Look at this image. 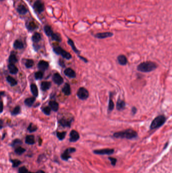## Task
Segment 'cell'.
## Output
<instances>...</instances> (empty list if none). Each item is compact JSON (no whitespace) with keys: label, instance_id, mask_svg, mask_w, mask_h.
Here are the masks:
<instances>
[{"label":"cell","instance_id":"cell-1","mask_svg":"<svg viewBox=\"0 0 172 173\" xmlns=\"http://www.w3.org/2000/svg\"><path fill=\"white\" fill-rule=\"evenodd\" d=\"M113 136L116 138H126L127 139H132L137 137V133L132 129H127L124 131L115 133Z\"/></svg>","mask_w":172,"mask_h":173},{"label":"cell","instance_id":"cell-45","mask_svg":"<svg viewBox=\"0 0 172 173\" xmlns=\"http://www.w3.org/2000/svg\"><path fill=\"white\" fill-rule=\"evenodd\" d=\"M131 112H132V113L133 115H134L135 114V113H136L137 112V109L135 107H133L132 108V109H131Z\"/></svg>","mask_w":172,"mask_h":173},{"label":"cell","instance_id":"cell-20","mask_svg":"<svg viewBox=\"0 0 172 173\" xmlns=\"http://www.w3.org/2000/svg\"><path fill=\"white\" fill-rule=\"evenodd\" d=\"M60 124L63 127H70L72 120H68L65 119H62L59 121Z\"/></svg>","mask_w":172,"mask_h":173},{"label":"cell","instance_id":"cell-10","mask_svg":"<svg viewBox=\"0 0 172 173\" xmlns=\"http://www.w3.org/2000/svg\"><path fill=\"white\" fill-rule=\"evenodd\" d=\"M53 80L55 84L58 85H60L62 84L64 82V80L63 78L58 73H56L54 75L53 77Z\"/></svg>","mask_w":172,"mask_h":173},{"label":"cell","instance_id":"cell-43","mask_svg":"<svg viewBox=\"0 0 172 173\" xmlns=\"http://www.w3.org/2000/svg\"><path fill=\"white\" fill-rule=\"evenodd\" d=\"M28 172L27 169L24 166L20 167L18 170V173H28Z\"/></svg>","mask_w":172,"mask_h":173},{"label":"cell","instance_id":"cell-12","mask_svg":"<svg viewBox=\"0 0 172 173\" xmlns=\"http://www.w3.org/2000/svg\"><path fill=\"white\" fill-rule=\"evenodd\" d=\"M26 27L28 31L32 32L37 28V26L33 21H29L26 23Z\"/></svg>","mask_w":172,"mask_h":173},{"label":"cell","instance_id":"cell-39","mask_svg":"<svg viewBox=\"0 0 172 173\" xmlns=\"http://www.w3.org/2000/svg\"><path fill=\"white\" fill-rule=\"evenodd\" d=\"M20 110H21L20 107L19 106H17L13 110V111L11 112V114L12 115H17L20 112Z\"/></svg>","mask_w":172,"mask_h":173},{"label":"cell","instance_id":"cell-2","mask_svg":"<svg viewBox=\"0 0 172 173\" xmlns=\"http://www.w3.org/2000/svg\"><path fill=\"white\" fill-rule=\"evenodd\" d=\"M157 65L153 62L146 61L141 63L137 66V70L143 73H148L155 69Z\"/></svg>","mask_w":172,"mask_h":173},{"label":"cell","instance_id":"cell-3","mask_svg":"<svg viewBox=\"0 0 172 173\" xmlns=\"http://www.w3.org/2000/svg\"><path fill=\"white\" fill-rule=\"evenodd\" d=\"M166 121V118L164 115H160L156 117L152 122L150 128L151 130L159 128L162 126Z\"/></svg>","mask_w":172,"mask_h":173},{"label":"cell","instance_id":"cell-23","mask_svg":"<svg viewBox=\"0 0 172 173\" xmlns=\"http://www.w3.org/2000/svg\"><path fill=\"white\" fill-rule=\"evenodd\" d=\"M13 47L15 49H22L24 48V45L21 41L17 40L14 42Z\"/></svg>","mask_w":172,"mask_h":173},{"label":"cell","instance_id":"cell-32","mask_svg":"<svg viewBox=\"0 0 172 173\" xmlns=\"http://www.w3.org/2000/svg\"><path fill=\"white\" fill-rule=\"evenodd\" d=\"M37 130V127L36 126L34 125L32 123H30L27 128V130L30 133H32L35 132Z\"/></svg>","mask_w":172,"mask_h":173},{"label":"cell","instance_id":"cell-40","mask_svg":"<svg viewBox=\"0 0 172 173\" xmlns=\"http://www.w3.org/2000/svg\"><path fill=\"white\" fill-rule=\"evenodd\" d=\"M114 108V103L113 101V100L111 98V96H110L109 102V105H108V110L110 111H112Z\"/></svg>","mask_w":172,"mask_h":173},{"label":"cell","instance_id":"cell-16","mask_svg":"<svg viewBox=\"0 0 172 173\" xmlns=\"http://www.w3.org/2000/svg\"><path fill=\"white\" fill-rule=\"evenodd\" d=\"M125 106H126V104H125V102H124V101L121 99H119L118 100L117 104H116V108L119 111L123 110L125 108Z\"/></svg>","mask_w":172,"mask_h":173},{"label":"cell","instance_id":"cell-41","mask_svg":"<svg viewBox=\"0 0 172 173\" xmlns=\"http://www.w3.org/2000/svg\"><path fill=\"white\" fill-rule=\"evenodd\" d=\"M43 75H44V74L41 71H39L35 74L34 77L36 80H40L43 78Z\"/></svg>","mask_w":172,"mask_h":173},{"label":"cell","instance_id":"cell-17","mask_svg":"<svg viewBox=\"0 0 172 173\" xmlns=\"http://www.w3.org/2000/svg\"><path fill=\"white\" fill-rule=\"evenodd\" d=\"M35 139L34 136L32 135H27L25 138V143L28 145H33L35 144Z\"/></svg>","mask_w":172,"mask_h":173},{"label":"cell","instance_id":"cell-48","mask_svg":"<svg viewBox=\"0 0 172 173\" xmlns=\"http://www.w3.org/2000/svg\"><path fill=\"white\" fill-rule=\"evenodd\" d=\"M28 173H32V172H28Z\"/></svg>","mask_w":172,"mask_h":173},{"label":"cell","instance_id":"cell-27","mask_svg":"<svg viewBox=\"0 0 172 173\" xmlns=\"http://www.w3.org/2000/svg\"><path fill=\"white\" fill-rule=\"evenodd\" d=\"M44 32L46 35L48 37H51V36L54 33L51 27L49 25H46L44 27Z\"/></svg>","mask_w":172,"mask_h":173},{"label":"cell","instance_id":"cell-35","mask_svg":"<svg viewBox=\"0 0 172 173\" xmlns=\"http://www.w3.org/2000/svg\"><path fill=\"white\" fill-rule=\"evenodd\" d=\"M10 162L12 164V167L13 168H16L18 167L22 163L20 161L17 160V159H15V160H10Z\"/></svg>","mask_w":172,"mask_h":173},{"label":"cell","instance_id":"cell-31","mask_svg":"<svg viewBox=\"0 0 172 173\" xmlns=\"http://www.w3.org/2000/svg\"><path fill=\"white\" fill-rule=\"evenodd\" d=\"M18 60L16 55L14 54H11L9 58V62L10 64H14L17 62Z\"/></svg>","mask_w":172,"mask_h":173},{"label":"cell","instance_id":"cell-29","mask_svg":"<svg viewBox=\"0 0 172 173\" xmlns=\"http://www.w3.org/2000/svg\"><path fill=\"white\" fill-rule=\"evenodd\" d=\"M30 89L32 94L35 97H37L38 94V89L36 85L34 84H31L30 86Z\"/></svg>","mask_w":172,"mask_h":173},{"label":"cell","instance_id":"cell-33","mask_svg":"<svg viewBox=\"0 0 172 173\" xmlns=\"http://www.w3.org/2000/svg\"><path fill=\"white\" fill-rule=\"evenodd\" d=\"M51 38L53 40L56 41L57 42H60L62 41V39L60 35L57 33H53V35L51 36Z\"/></svg>","mask_w":172,"mask_h":173},{"label":"cell","instance_id":"cell-44","mask_svg":"<svg viewBox=\"0 0 172 173\" xmlns=\"http://www.w3.org/2000/svg\"><path fill=\"white\" fill-rule=\"evenodd\" d=\"M109 160L111 161V164L112 165V166H114L116 165V163H117V159H116V158H114V157H109Z\"/></svg>","mask_w":172,"mask_h":173},{"label":"cell","instance_id":"cell-7","mask_svg":"<svg viewBox=\"0 0 172 173\" xmlns=\"http://www.w3.org/2000/svg\"><path fill=\"white\" fill-rule=\"evenodd\" d=\"M33 7L39 13L42 12L45 10V5L40 0H36L33 5Z\"/></svg>","mask_w":172,"mask_h":173},{"label":"cell","instance_id":"cell-36","mask_svg":"<svg viewBox=\"0 0 172 173\" xmlns=\"http://www.w3.org/2000/svg\"><path fill=\"white\" fill-rule=\"evenodd\" d=\"M57 136L58 137V138L60 140H63L66 135V132H57L56 133Z\"/></svg>","mask_w":172,"mask_h":173},{"label":"cell","instance_id":"cell-8","mask_svg":"<svg viewBox=\"0 0 172 173\" xmlns=\"http://www.w3.org/2000/svg\"><path fill=\"white\" fill-rule=\"evenodd\" d=\"M93 152L94 154L98 155H111L114 152V150L113 149L106 148L99 150H95Z\"/></svg>","mask_w":172,"mask_h":173},{"label":"cell","instance_id":"cell-22","mask_svg":"<svg viewBox=\"0 0 172 173\" xmlns=\"http://www.w3.org/2000/svg\"><path fill=\"white\" fill-rule=\"evenodd\" d=\"M49 105L51 109L54 111H57L59 109V104L55 101H50Z\"/></svg>","mask_w":172,"mask_h":173},{"label":"cell","instance_id":"cell-6","mask_svg":"<svg viewBox=\"0 0 172 173\" xmlns=\"http://www.w3.org/2000/svg\"><path fill=\"white\" fill-rule=\"evenodd\" d=\"M77 96L81 100H86L89 97V93L85 88L81 87L78 90Z\"/></svg>","mask_w":172,"mask_h":173},{"label":"cell","instance_id":"cell-25","mask_svg":"<svg viewBox=\"0 0 172 173\" xmlns=\"http://www.w3.org/2000/svg\"><path fill=\"white\" fill-rule=\"evenodd\" d=\"M62 92L63 93L67 96L70 95L71 94V88L69 84L66 83L62 89Z\"/></svg>","mask_w":172,"mask_h":173},{"label":"cell","instance_id":"cell-49","mask_svg":"<svg viewBox=\"0 0 172 173\" xmlns=\"http://www.w3.org/2000/svg\"><path fill=\"white\" fill-rule=\"evenodd\" d=\"M1 1H3V0H1Z\"/></svg>","mask_w":172,"mask_h":173},{"label":"cell","instance_id":"cell-9","mask_svg":"<svg viewBox=\"0 0 172 173\" xmlns=\"http://www.w3.org/2000/svg\"><path fill=\"white\" fill-rule=\"evenodd\" d=\"M80 138V136L78 132L74 130H72L70 133L69 141L70 142H75Z\"/></svg>","mask_w":172,"mask_h":173},{"label":"cell","instance_id":"cell-19","mask_svg":"<svg viewBox=\"0 0 172 173\" xmlns=\"http://www.w3.org/2000/svg\"><path fill=\"white\" fill-rule=\"evenodd\" d=\"M51 83L50 82H42L41 83V89L42 91H46L49 90L51 86Z\"/></svg>","mask_w":172,"mask_h":173},{"label":"cell","instance_id":"cell-30","mask_svg":"<svg viewBox=\"0 0 172 173\" xmlns=\"http://www.w3.org/2000/svg\"><path fill=\"white\" fill-rule=\"evenodd\" d=\"M41 35L38 33H35L32 37V40L34 43H37L41 40Z\"/></svg>","mask_w":172,"mask_h":173},{"label":"cell","instance_id":"cell-4","mask_svg":"<svg viewBox=\"0 0 172 173\" xmlns=\"http://www.w3.org/2000/svg\"><path fill=\"white\" fill-rule=\"evenodd\" d=\"M53 50L55 53L58 55H61L63 58L66 59H70L72 58L71 55L68 52L63 49L60 47H56L53 48Z\"/></svg>","mask_w":172,"mask_h":173},{"label":"cell","instance_id":"cell-18","mask_svg":"<svg viewBox=\"0 0 172 173\" xmlns=\"http://www.w3.org/2000/svg\"><path fill=\"white\" fill-rule=\"evenodd\" d=\"M16 10L18 13L20 14V15H25V14H26L28 12L27 9L22 4L19 5Z\"/></svg>","mask_w":172,"mask_h":173},{"label":"cell","instance_id":"cell-46","mask_svg":"<svg viewBox=\"0 0 172 173\" xmlns=\"http://www.w3.org/2000/svg\"><path fill=\"white\" fill-rule=\"evenodd\" d=\"M35 173H45V172L44 171H42V170H39V171H37Z\"/></svg>","mask_w":172,"mask_h":173},{"label":"cell","instance_id":"cell-13","mask_svg":"<svg viewBox=\"0 0 172 173\" xmlns=\"http://www.w3.org/2000/svg\"><path fill=\"white\" fill-rule=\"evenodd\" d=\"M64 74L67 77L70 78H75L76 76V73L74 71V70L70 68L66 69L64 71Z\"/></svg>","mask_w":172,"mask_h":173},{"label":"cell","instance_id":"cell-34","mask_svg":"<svg viewBox=\"0 0 172 173\" xmlns=\"http://www.w3.org/2000/svg\"><path fill=\"white\" fill-rule=\"evenodd\" d=\"M15 152L16 154L20 155H22L23 153H24L26 151V149L21 146H18L15 149Z\"/></svg>","mask_w":172,"mask_h":173},{"label":"cell","instance_id":"cell-15","mask_svg":"<svg viewBox=\"0 0 172 173\" xmlns=\"http://www.w3.org/2000/svg\"><path fill=\"white\" fill-rule=\"evenodd\" d=\"M117 60L118 63L121 65H125L127 64L128 60L126 57L124 55H120L118 56Z\"/></svg>","mask_w":172,"mask_h":173},{"label":"cell","instance_id":"cell-21","mask_svg":"<svg viewBox=\"0 0 172 173\" xmlns=\"http://www.w3.org/2000/svg\"><path fill=\"white\" fill-rule=\"evenodd\" d=\"M8 69L9 70L10 73L12 74V75H15L16 74L18 71V69L17 68V67L13 64H10L8 65Z\"/></svg>","mask_w":172,"mask_h":173},{"label":"cell","instance_id":"cell-26","mask_svg":"<svg viewBox=\"0 0 172 173\" xmlns=\"http://www.w3.org/2000/svg\"><path fill=\"white\" fill-rule=\"evenodd\" d=\"M6 80H7V82L11 85V86H16L17 84V81L15 79H14L13 78H12V77L10 76H8L7 78H6Z\"/></svg>","mask_w":172,"mask_h":173},{"label":"cell","instance_id":"cell-38","mask_svg":"<svg viewBox=\"0 0 172 173\" xmlns=\"http://www.w3.org/2000/svg\"><path fill=\"white\" fill-rule=\"evenodd\" d=\"M22 144V142L21 140L19 139H16L12 141L11 145L12 147H15V146H17L18 145H21V144Z\"/></svg>","mask_w":172,"mask_h":173},{"label":"cell","instance_id":"cell-28","mask_svg":"<svg viewBox=\"0 0 172 173\" xmlns=\"http://www.w3.org/2000/svg\"><path fill=\"white\" fill-rule=\"evenodd\" d=\"M68 44L71 47L72 49H73V50L77 54H80V51H78V50L76 48V47H75V45H74V43L73 42V41L71 39H69L68 40Z\"/></svg>","mask_w":172,"mask_h":173},{"label":"cell","instance_id":"cell-14","mask_svg":"<svg viewBox=\"0 0 172 173\" xmlns=\"http://www.w3.org/2000/svg\"><path fill=\"white\" fill-rule=\"evenodd\" d=\"M49 63L47 61H46L44 60L40 61L38 64V68L42 71H44L47 69L49 67Z\"/></svg>","mask_w":172,"mask_h":173},{"label":"cell","instance_id":"cell-50","mask_svg":"<svg viewBox=\"0 0 172 173\" xmlns=\"http://www.w3.org/2000/svg\"><path fill=\"white\" fill-rule=\"evenodd\" d=\"M54 1H56V0H54Z\"/></svg>","mask_w":172,"mask_h":173},{"label":"cell","instance_id":"cell-24","mask_svg":"<svg viewBox=\"0 0 172 173\" xmlns=\"http://www.w3.org/2000/svg\"><path fill=\"white\" fill-rule=\"evenodd\" d=\"M35 97H30L26 98L25 101H24V103L25 104L28 106V107H31L33 103L35 102Z\"/></svg>","mask_w":172,"mask_h":173},{"label":"cell","instance_id":"cell-5","mask_svg":"<svg viewBox=\"0 0 172 173\" xmlns=\"http://www.w3.org/2000/svg\"><path fill=\"white\" fill-rule=\"evenodd\" d=\"M76 148L74 147H69L66 149L61 155L62 160L65 161H68L71 157L70 154L76 152Z\"/></svg>","mask_w":172,"mask_h":173},{"label":"cell","instance_id":"cell-11","mask_svg":"<svg viewBox=\"0 0 172 173\" xmlns=\"http://www.w3.org/2000/svg\"><path fill=\"white\" fill-rule=\"evenodd\" d=\"M113 36V34L111 32H104V33H97L95 35V37L99 39H103L111 37Z\"/></svg>","mask_w":172,"mask_h":173},{"label":"cell","instance_id":"cell-42","mask_svg":"<svg viewBox=\"0 0 172 173\" xmlns=\"http://www.w3.org/2000/svg\"><path fill=\"white\" fill-rule=\"evenodd\" d=\"M51 108L50 106H46L43 108L42 111L46 115H50L51 112Z\"/></svg>","mask_w":172,"mask_h":173},{"label":"cell","instance_id":"cell-47","mask_svg":"<svg viewBox=\"0 0 172 173\" xmlns=\"http://www.w3.org/2000/svg\"><path fill=\"white\" fill-rule=\"evenodd\" d=\"M1 106H2V109H1V112H2L3 110V102H2V103H1Z\"/></svg>","mask_w":172,"mask_h":173},{"label":"cell","instance_id":"cell-37","mask_svg":"<svg viewBox=\"0 0 172 173\" xmlns=\"http://www.w3.org/2000/svg\"><path fill=\"white\" fill-rule=\"evenodd\" d=\"M34 65V61L33 60L31 59H27L26 60L25 63V65L26 67V68H29L32 67Z\"/></svg>","mask_w":172,"mask_h":173}]
</instances>
